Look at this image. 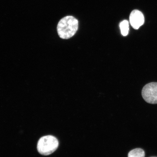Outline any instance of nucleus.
Returning a JSON list of instances; mask_svg holds the SVG:
<instances>
[{
  "label": "nucleus",
  "instance_id": "f257e3e1",
  "mask_svg": "<svg viewBox=\"0 0 157 157\" xmlns=\"http://www.w3.org/2000/svg\"><path fill=\"white\" fill-rule=\"evenodd\" d=\"M78 21L75 17L68 16L63 17L59 21L57 30L59 36L63 39L71 38L78 30Z\"/></svg>",
  "mask_w": 157,
  "mask_h": 157
},
{
  "label": "nucleus",
  "instance_id": "f03ea898",
  "mask_svg": "<svg viewBox=\"0 0 157 157\" xmlns=\"http://www.w3.org/2000/svg\"><path fill=\"white\" fill-rule=\"evenodd\" d=\"M58 146V140L56 137L52 135H47L39 139L37 148L40 154L48 156L54 152Z\"/></svg>",
  "mask_w": 157,
  "mask_h": 157
},
{
  "label": "nucleus",
  "instance_id": "7ed1b4c3",
  "mask_svg": "<svg viewBox=\"0 0 157 157\" xmlns=\"http://www.w3.org/2000/svg\"><path fill=\"white\" fill-rule=\"evenodd\" d=\"M142 97L147 103L157 104V82H151L143 88Z\"/></svg>",
  "mask_w": 157,
  "mask_h": 157
},
{
  "label": "nucleus",
  "instance_id": "20e7f679",
  "mask_svg": "<svg viewBox=\"0 0 157 157\" xmlns=\"http://www.w3.org/2000/svg\"><path fill=\"white\" fill-rule=\"evenodd\" d=\"M129 22L133 29H138L144 23V15L138 10H133L129 16Z\"/></svg>",
  "mask_w": 157,
  "mask_h": 157
},
{
  "label": "nucleus",
  "instance_id": "39448f33",
  "mask_svg": "<svg viewBox=\"0 0 157 157\" xmlns=\"http://www.w3.org/2000/svg\"><path fill=\"white\" fill-rule=\"evenodd\" d=\"M145 153L144 150L140 148L133 149L129 152L128 157H145Z\"/></svg>",
  "mask_w": 157,
  "mask_h": 157
},
{
  "label": "nucleus",
  "instance_id": "423d86ee",
  "mask_svg": "<svg viewBox=\"0 0 157 157\" xmlns=\"http://www.w3.org/2000/svg\"><path fill=\"white\" fill-rule=\"evenodd\" d=\"M121 34L123 36H126L128 34L129 31V23L127 20H124L120 24Z\"/></svg>",
  "mask_w": 157,
  "mask_h": 157
},
{
  "label": "nucleus",
  "instance_id": "0eeeda50",
  "mask_svg": "<svg viewBox=\"0 0 157 157\" xmlns=\"http://www.w3.org/2000/svg\"></svg>",
  "mask_w": 157,
  "mask_h": 157
}]
</instances>
